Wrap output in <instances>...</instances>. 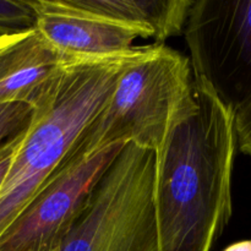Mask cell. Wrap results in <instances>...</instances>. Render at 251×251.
I'll return each instance as SVG.
<instances>
[{"instance_id": "3", "label": "cell", "mask_w": 251, "mask_h": 251, "mask_svg": "<svg viewBox=\"0 0 251 251\" xmlns=\"http://www.w3.org/2000/svg\"><path fill=\"white\" fill-rule=\"evenodd\" d=\"M193 85L188 56L166 44L146 46L125 66L109 100L61 166L90 158L115 144L132 142L156 152L174 113L189 97Z\"/></svg>"}, {"instance_id": "7", "label": "cell", "mask_w": 251, "mask_h": 251, "mask_svg": "<svg viewBox=\"0 0 251 251\" xmlns=\"http://www.w3.org/2000/svg\"><path fill=\"white\" fill-rule=\"evenodd\" d=\"M36 14L34 28L66 56H103L134 48L137 38H150L142 29L85 11L68 0H29Z\"/></svg>"}, {"instance_id": "4", "label": "cell", "mask_w": 251, "mask_h": 251, "mask_svg": "<svg viewBox=\"0 0 251 251\" xmlns=\"http://www.w3.org/2000/svg\"><path fill=\"white\" fill-rule=\"evenodd\" d=\"M156 153L123 146L91 191L61 251H158Z\"/></svg>"}, {"instance_id": "10", "label": "cell", "mask_w": 251, "mask_h": 251, "mask_svg": "<svg viewBox=\"0 0 251 251\" xmlns=\"http://www.w3.org/2000/svg\"><path fill=\"white\" fill-rule=\"evenodd\" d=\"M36 14L29 0H0V36L34 28Z\"/></svg>"}, {"instance_id": "1", "label": "cell", "mask_w": 251, "mask_h": 251, "mask_svg": "<svg viewBox=\"0 0 251 251\" xmlns=\"http://www.w3.org/2000/svg\"><path fill=\"white\" fill-rule=\"evenodd\" d=\"M234 110L194 77L156 153L158 251H211L233 213Z\"/></svg>"}, {"instance_id": "14", "label": "cell", "mask_w": 251, "mask_h": 251, "mask_svg": "<svg viewBox=\"0 0 251 251\" xmlns=\"http://www.w3.org/2000/svg\"><path fill=\"white\" fill-rule=\"evenodd\" d=\"M223 251H251V239L239 240L228 245Z\"/></svg>"}, {"instance_id": "12", "label": "cell", "mask_w": 251, "mask_h": 251, "mask_svg": "<svg viewBox=\"0 0 251 251\" xmlns=\"http://www.w3.org/2000/svg\"><path fill=\"white\" fill-rule=\"evenodd\" d=\"M238 150L251 159V96L234 109Z\"/></svg>"}, {"instance_id": "8", "label": "cell", "mask_w": 251, "mask_h": 251, "mask_svg": "<svg viewBox=\"0 0 251 251\" xmlns=\"http://www.w3.org/2000/svg\"><path fill=\"white\" fill-rule=\"evenodd\" d=\"M69 58L56 51L36 28L0 36V104L33 105Z\"/></svg>"}, {"instance_id": "6", "label": "cell", "mask_w": 251, "mask_h": 251, "mask_svg": "<svg viewBox=\"0 0 251 251\" xmlns=\"http://www.w3.org/2000/svg\"><path fill=\"white\" fill-rule=\"evenodd\" d=\"M125 144L61 166L0 234V251H61L91 191Z\"/></svg>"}, {"instance_id": "9", "label": "cell", "mask_w": 251, "mask_h": 251, "mask_svg": "<svg viewBox=\"0 0 251 251\" xmlns=\"http://www.w3.org/2000/svg\"><path fill=\"white\" fill-rule=\"evenodd\" d=\"M85 11L142 29L154 43L164 44L184 33L193 0H68Z\"/></svg>"}, {"instance_id": "11", "label": "cell", "mask_w": 251, "mask_h": 251, "mask_svg": "<svg viewBox=\"0 0 251 251\" xmlns=\"http://www.w3.org/2000/svg\"><path fill=\"white\" fill-rule=\"evenodd\" d=\"M33 115V105L26 102L0 104V147L15 139L28 127Z\"/></svg>"}, {"instance_id": "5", "label": "cell", "mask_w": 251, "mask_h": 251, "mask_svg": "<svg viewBox=\"0 0 251 251\" xmlns=\"http://www.w3.org/2000/svg\"><path fill=\"white\" fill-rule=\"evenodd\" d=\"M194 77L233 110L251 96V0H193L184 27Z\"/></svg>"}, {"instance_id": "2", "label": "cell", "mask_w": 251, "mask_h": 251, "mask_svg": "<svg viewBox=\"0 0 251 251\" xmlns=\"http://www.w3.org/2000/svg\"><path fill=\"white\" fill-rule=\"evenodd\" d=\"M146 46L103 56H71L33 103L32 120L0 188V234L63 164L109 100L125 66Z\"/></svg>"}, {"instance_id": "13", "label": "cell", "mask_w": 251, "mask_h": 251, "mask_svg": "<svg viewBox=\"0 0 251 251\" xmlns=\"http://www.w3.org/2000/svg\"><path fill=\"white\" fill-rule=\"evenodd\" d=\"M26 130H25L22 134H20L19 136L10 140L9 142H6V144L2 145V146L0 147V188H1L5 178H6L7 172H9L12 163V159H14L15 152H16L17 147H19L20 142H21Z\"/></svg>"}]
</instances>
